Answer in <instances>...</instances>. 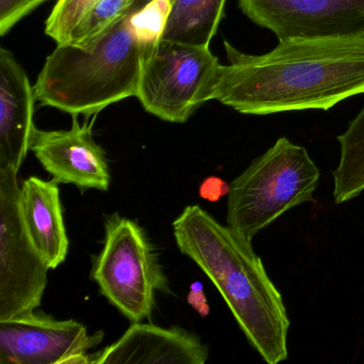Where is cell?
<instances>
[{"label": "cell", "mask_w": 364, "mask_h": 364, "mask_svg": "<svg viewBox=\"0 0 364 364\" xmlns=\"http://www.w3.org/2000/svg\"><path fill=\"white\" fill-rule=\"evenodd\" d=\"M171 0H151L131 16V24L137 39L146 46L161 41L171 11Z\"/></svg>", "instance_id": "obj_18"}, {"label": "cell", "mask_w": 364, "mask_h": 364, "mask_svg": "<svg viewBox=\"0 0 364 364\" xmlns=\"http://www.w3.org/2000/svg\"><path fill=\"white\" fill-rule=\"evenodd\" d=\"M238 6L279 41L364 33V0H238Z\"/></svg>", "instance_id": "obj_9"}, {"label": "cell", "mask_w": 364, "mask_h": 364, "mask_svg": "<svg viewBox=\"0 0 364 364\" xmlns=\"http://www.w3.org/2000/svg\"><path fill=\"white\" fill-rule=\"evenodd\" d=\"M20 204L29 237L50 269H55L69 251L59 183L31 176L21 186Z\"/></svg>", "instance_id": "obj_13"}, {"label": "cell", "mask_w": 364, "mask_h": 364, "mask_svg": "<svg viewBox=\"0 0 364 364\" xmlns=\"http://www.w3.org/2000/svg\"><path fill=\"white\" fill-rule=\"evenodd\" d=\"M132 14L90 48L57 46L33 87L37 101L72 117H90L136 97L146 46L134 33Z\"/></svg>", "instance_id": "obj_3"}, {"label": "cell", "mask_w": 364, "mask_h": 364, "mask_svg": "<svg viewBox=\"0 0 364 364\" xmlns=\"http://www.w3.org/2000/svg\"><path fill=\"white\" fill-rule=\"evenodd\" d=\"M48 0H0V36H6L18 22Z\"/></svg>", "instance_id": "obj_19"}, {"label": "cell", "mask_w": 364, "mask_h": 364, "mask_svg": "<svg viewBox=\"0 0 364 364\" xmlns=\"http://www.w3.org/2000/svg\"><path fill=\"white\" fill-rule=\"evenodd\" d=\"M208 355V345L193 332L140 321L109 346L91 353L90 364H204Z\"/></svg>", "instance_id": "obj_11"}, {"label": "cell", "mask_w": 364, "mask_h": 364, "mask_svg": "<svg viewBox=\"0 0 364 364\" xmlns=\"http://www.w3.org/2000/svg\"><path fill=\"white\" fill-rule=\"evenodd\" d=\"M178 248L212 281L251 346L268 364L289 357V321L252 240L221 225L199 205H189L172 223Z\"/></svg>", "instance_id": "obj_2"}, {"label": "cell", "mask_w": 364, "mask_h": 364, "mask_svg": "<svg viewBox=\"0 0 364 364\" xmlns=\"http://www.w3.org/2000/svg\"><path fill=\"white\" fill-rule=\"evenodd\" d=\"M103 338L104 332L89 334L75 319H57L36 309L0 319V363L90 364L89 351Z\"/></svg>", "instance_id": "obj_8"}, {"label": "cell", "mask_w": 364, "mask_h": 364, "mask_svg": "<svg viewBox=\"0 0 364 364\" xmlns=\"http://www.w3.org/2000/svg\"><path fill=\"white\" fill-rule=\"evenodd\" d=\"M161 40L208 46L225 14L227 0H171Z\"/></svg>", "instance_id": "obj_14"}, {"label": "cell", "mask_w": 364, "mask_h": 364, "mask_svg": "<svg viewBox=\"0 0 364 364\" xmlns=\"http://www.w3.org/2000/svg\"><path fill=\"white\" fill-rule=\"evenodd\" d=\"M151 0H99L77 25L67 44L87 48Z\"/></svg>", "instance_id": "obj_16"}, {"label": "cell", "mask_w": 364, "mask_h": 364, "mask_svg": "<svg viewBox=\"0 0 364 364\" xmlns=\"http://www.w3.org/2000/svg\"><path fill=\"white\" fill-rule=\"evenodd\" d=\"M91 277L104 297L127 319L151 318L157 293H170L169 281L146 231L132 219L112 214L105 220L101 252Z\"/></svg>", "instance_id": "obj_5"}, {"label": "cell", "mask_w": 364, "mask_h": 364, "mask_svg": "<svg viewBox=\"0 0 364 364\" xmlns=\"http://www.w3.org/2000/svg\"><path fill=\"white\" fill-rule=\"evenodd\" d=\"M225 48L230 63L219 67L213 100L240 114L327 112L364 93V33L284 40L261 56Z\"/></svg>", "instance_id": "obj_1"}, {"label": "cell", "mask_w": 364, "mask_h": 364, "mask_svg": "<svg viewBox=\"0 0 364 364\" xmlns=\"http://www.w3.org/2000/svg\"><path fill=\"white\" fill-rule=\"evenodd\" d=\"M99 0H57L46 23V33L58 46L67 44L74 29Z\"/></svg>", "instance_id": "obj_17"}, {"label": "cell", "mask_w": 364, "mask_h": 364, "mask_svg": "<svg viewBox=\"0 0 364 364\" xmlns=\"http://www.w3.org/2000/svg\"><path fill=\"white\" fill-rule=\"evenodd\" d=\"M338 141L340 159L333 171V199L342 204L364 191V107Z\"/></svg>", "instance_id": "obj_15"}, {"label": "cell", "mask_w": 364, "mask_h": 364, "mask_svg": "<svg viewBox=\"0 0 364 364\" xmlns=\"http://www.w3.org/2000/svg\"><path fill=\"white\" fill-rule=\"evenodd\" d=\"M31 151L58 183L74 185L82 191L109 188L112 178L105 151L93 138L92 125H80L77 116H73L70 129L36 127Z\"/></svg>", "instance_id": "obj_10"}, {"label": "cell", "mask_w": 364, "mask_h": 364, "mask_svg": "<svg viewBox=\"0 0 364 364\" xmlns=\"http://www.w3.org/2000/svg\"><path fill=\"white\" fill-rule=\"evenodd\" d=\"M18 174L0 168V319L39 308L50 270L25 227Z\"/></svg>", "instance_id": "obj_7"}, {"label": "cell", "mask_w": 364, "mask_h": 364, "mask_svg": "<svg viewBox=\"0 0 364 364\" xmlns=\"http://www.w3.org/2000/svg\"><path fill=\"white\" fill-rule=\"evenodd\" d=\"M220 187L221 181L218 178H210L204 181L201 188H200L201 197L205 198V199L215 200V195H221Z\"/></svg>", "instance_id": "obj_21"}, {"label": "cell", "mask_w": 364, "mask_h": 364, "mask_svg": "<svg viewBox=\"0 0 364 364\" xmlns=\"http://www.w3.org/2000/svg\"><path fill=\"white\" fill-rule=\"evenodd\" d=\"M187 301L201 316H206L210 313V306L201 283L196 282L191 285V291L187 295Z\"/></svg>", "instance_id": "obj_20"}, {"label": "cell", "mask_w": 364, "mask_h": 364, "mask_svg": "<svg viewBox=\"0 0 364 364\" xmlns=\"http://www.w3.org/2000/svg\"><path fill=\"white\" fill-rule=\"evenodd\" d=\"M35 88L10 50L0 48V168L20 170L36 125Z\"/></svg>", "instance_id": "obj_12"}, {"label": "cell", "mask_w": 364, "mask_h": 364, "mask_svg": "<svg viewBox=\"0 0 364 364\" xmlns=\"http://www.w3.org/2000/svg\"><path fill=\"white\" fill-rule=\"evenodd\" d=\"M219 67L208 46L161 40L146 48L136 97L157 118L185 123L212 101Z\"/></svg>", "instance_id": "obj_6"}, {"label": "cell", "mask_w": 364, "mask_h": 364, "mask_svg": "<svg viewBox=\"0 0 364 364\" xmlns=\"http://www.w3.org/2000/svg\"><path fill=\"white\" fill-rule=\"evenodd\" d=\"M319 180L306 148L279 138L228 187V227L252 240L284 213L312 202Z\"/></svg>", "instance_id": "obj_4"}]
</instances>
